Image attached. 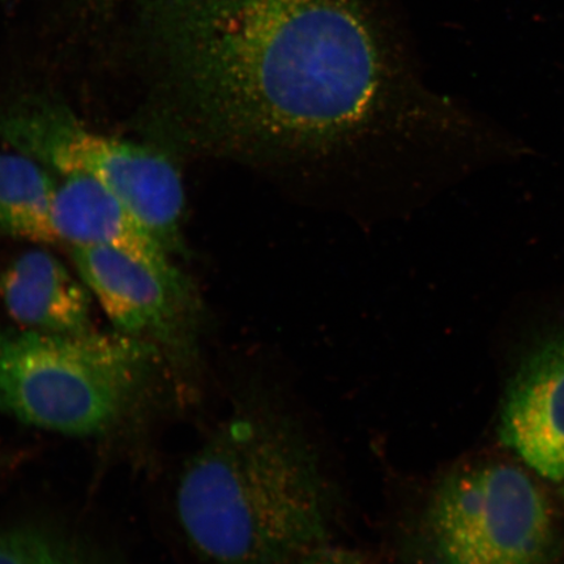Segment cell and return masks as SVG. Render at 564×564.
<instances>
[{
  "label": "cell",
  "instance_id": "obj_8",
  "mask_svg": "<svg viewBox=\"0 0 564 564\" xmlns=\"http://www.w3.org/2000/svg\"><path fill=\"white\" fill-rule=\"evenodd\" d=\"M62 178L54 200V224L61 242L121 251L189 299L187 281L176 270L172 253L119 197L83 176Z\"/></svg>",
  "mask_w": 564,
  "mask_h": 564
},
{
  "label": "cell",
  "instance_id": "obj_2",
  "mask_svg": "<svg viewBox=\"0 0 564 564\" xmlns=\"http://www.w3.org/2000/svg\"><path fill=\"white\" fill-rule=\"evenodd\" d=\"M176 514L207 564H291L327 544L336 494L319 451L291 415L247 408L183 468Z\"/></svg>",
  "mask_w": 564,
  "mask_h": 564
},
{
  "label": "cell",
  "instance_id": "obj_7",
  "mask_svg": "<svg viewBox=\"0 0 564 564\" xmlns=\"http://www.w3.org/2000/svg\"><path fill=\"white\" fill-rule=\"evenodd\" d=\"M498 435L535 475L564 482V333L539 344L514 370Z\"/></svg>",
  "mask_w": 564,
  "mask_h": 564
},
{
  "label": "cell",
  "instance_id": "obj_11",
  "mask_svg": "<svg viewBox=\"0 0 564 564\" xmlns=\"http://www.w3.org/2000/svg\"><path fill=\"white\" fill-rule=\"evenodd\" d=\"M0 564H104L79 542L40 525L0 532Z\"/></svg>",
  "mask_w": 564,
  "mask_h": 564
},
{
  "label": "cell",
  "instance_id": "obj_5",
  "mask_svg": "<svg viewBox=\"0 0 564 564\" xmlns=\"http://www.w3.org/2000/svg\"><path fill=\"white\" fill-rule=\"evenodd\" d=\"M0 141L55 174L100 183L169 252L181 250L185 189L173 162L156 148L91 130L65 106L42 98L0 108Z\"/></svg>",
  "mask_w": 564,
  "mask_h": 564
},
{
  "label": "cell",
  "instance_id": "obj_3",
  "mask_svg": "<svg viewBox=\"0 0 564 564\" xmlns=\"http://www.w3.org/2000/svg\"><path fill=\"white\" fill-rule=\"evenodd\" d=\"M160 355L118 330H0V413L63 435L109 433L143 403Z\"/></svg>",
  "mask_w": 564,
  "mask_h": 564
},
{
  "label": "cell",
  "instance_id": "obj_9",
  "mask_svg": "<svg viewBox=\"0 0 564 564\" xmlns=\"http://www.w3.org/2000/svg\"><path fill=\"white\" fill-rule=\"evenodd\" d=\"M0 301L26 329L82 334L90 324L91 297L84 281L44 250L20 253L0 271Z\"/></svg>",
  "mask_w": 564,
  "mask_h": 564
},
{
  "label": "cell",
  "instance_id": "obj_4",
  "mask_svg": "<svg viewBox=\"0 0 564 564\" xmlns=\"http://www.w3.org/2000/svg\"><path fill=\"white\" fill-rule=\"evenodd\" d=\"M429 564H552L562 546L555 507L531 471L479 460L447 471L419 520Z\"/></svg>",
  "mask_w": 564,
  "mask_h": 564
},
{
  "label": "cell",
  "instance_id": "obj_6",
  "mask_svg": "<svg viewBox=\"0 0 564 564\" xmlns=\"http://www.w3.org/2000/svg\"><path fill=\"white\" fill-rule=\"evenodd\" d=\"M80 279L118 333L141 338L187 357L195 347L188 333V297L138 260L102 246H69Z\"/></svg>",
  "mask_w": 564,
  "mask_h": 564
},
{
  "label": "cell",
  "instance_id": "obj_1",
  "mask_svg": "<svg viewBox=\"0 0 564 564\" xmlns=\"http://www.w3.org/2000/svg\"><path fill=\"white\" fill-rule=\"evenodd\" d=\"M175 135L274 173L429 152L441 104L371 0H137Z\"/></svg>",
  "mask_w": 564,
  "mask_h": 564
},
{
  "label": "cell",
  "instance_id": "obj_10",
  "mask_svg": "<svg viewBox=\"0 0 564 564\" xmlns=\"http://www.w3.org/2000/svg\"><path fill=\"white\" fill-rule=\"evenodd\" d=\"M59 181L51 169L18 151L0 152V231L42 245L61 242L54 224Z\"/></svg>",
  "mask_w": 564,
  "mask_h": 564
},
{
  "label": "cell",
  "instance_id": "obj_12",
  "mask_svg": "<svg viewBox=\"0 0 564 564\" xmlns=\"http://www.w3.org/2000/svg\"><path fill=\"white\" fill-rule=\"evenodd\" d=\"M291 564H377L355 549L323 544L308 550Z\"/></svg>",
  "mask_w": 564,
  "mask_h": 564
}]
</instances>
